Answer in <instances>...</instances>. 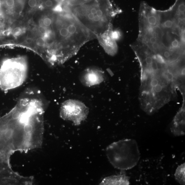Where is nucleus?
Segmentation results:
<instances>
[{
    "mask_svg": "<svg viewBox=\"0 0 185 185\" xmlns=\"http://www.w3.org/2000/svg\"><path fill=\"white\" fill-rule=\"evenodd\" d=\"M122 170L120 174L109 176L105 178L101 182V185H130V177L126 176L125 172Z\"/></svg>",
    "mask_w": 185,
    "mask_h": 185,
    "instance_id": "nucleus-9",
    "label": "nucleus"
},
{
    "mask_svg": "<svg viewBox=\"0 0 185 185\" xmlns=\"http://www.w3.org/2000/svg\"><path fill=\"white\" fill-rule=\"evenodd\" d=\"M167 77L168 79H169V80H172L173 78V76L172 74H170V73H168L167 74Z\"/></svg>",
    "mask_w": 185,
    "mask_h": 185,
    "instance_id": "nucleus-20",
    "label": "nucleus"
},
{
    "mask_svg": "<svg viewBox=\"0 0 185 185\" xmlns=\"http://www.w3.org/2000/svg\"><path fill=\"white\" fill-rule=\"evenodd\" d=\"M181 74L182 75H185V68H183L181 71Z\"/></svg>",
    "mask_w": 185,
    "mask_h": 185,
    "instance_id": "nucleus-22",
    "label": "nucleus"
},
{
    "mask_svg": "<svg viewBox=\"0 0 185 185\" xmlns=\"http://www.w3.org/2000/svg\"><path fill=\"white\" fill-rule=\"evenodd\" d=\"M112 37L114 40L116 41L119 40L121 37V32L118 30H116L112 31Z\"/></svg>",
    "mask_w": 185,
    "mask_h": 185,
    "instance_id": "nucleus-15",
    "label": "nucleus"
},
{
    "mask_svg": "<svg viewBox=\"0 0 185 185\" xmlns=\"http://www.w3.org/2000/svg\"><path fill=\"white\" fill-rule=\"evenodd\" d=\"M89 109L83 103L76 99H70L63 102L60 109V116L63 120L72 121L78 125L87 118Z\"/></svg>",
    "mask_w": 185,
    "mask_h": 185,
    "instance_id": "nucleus-5",
    "label": "nucleus"
},
{
    "mask_svg": "<svg viewBox=\"0 0 185 185\" xmlns=\"http://www.w3.org/2000/svg\"><path fill=\"white\" fill-rule=\"evenodd\" d=\"M112 30V27L110 28L97 37L105 51L111 56L115 55L118 50L116 41L112 37L111 33Z\"/></svg>",
    "mask_w": 185,
    "mask_h": 185,
    "instance_id": "nucleus-7",
    "label": "nucleus"
},
{
    "mask_svg": "<svg viewBox=\"0 0 185 185\" xmlns=\"http://www.w3.org/2000/svg\"><path fill=\"white\" fill-rule=\"evenodd\" d=\"M6 36L0 34V41H1L2 40H3L4 36Z\"/></svg>",
    "mask_w": 185,
    "mask_h": 185,
    "instance_id": "nucleus-21",
    "label": "nucleus"
},
{
    "mask_svg": "<svg viewBox=\"0 0 185 185\" xmlns=\"http://www.w3.org/2000/svg\"><path fill=\"white\" fill-rule=\"evenodd\" d=\"M176 181L181 185H185V163L179 165L174 173Z\"/></svg>",
    "mask_w": 185,
    "mask_h": 185,
    "instance_id": "nucleus-10",
    "label": "nucleus"
},
{
    "mask_svg": "<svg viewBox=\"0 0 185 185\" xmlns=\"http://www.w3.org/2000/svg\"><path fill=\"white\" fill-rule=\"evenodd\" d=\"M28 74L26 58L23 56L7 58L0 67V88L3 91L16 89L26 81Z\"/></svg>",
    "mask_w": 185,
    "mask_h": 185,
    "instance_id": "nucleus-4",
    "label": "nucleus"
},
{
    "mask_svg": "<svg viewBox=\"0 0 185 185\" xmlns=\"http://www.w3.org/2000/svg\"><path fill=\"white\" fill-rule=\"evenodd\" d=\"M24 31V29L21 27H16L11 31V33L14 37H17L22 35Z\"/></svg>",
    "mask_w": 185,
    "mask_h": 185,
    "instance_id": "nucleus-12",
    "label": "nucleus"
},
{
    "mask_svg": "<svg viewBox=\"0 0 185 185\" xmlns=\"http://www.w3.org/2000/svg\"><path fill=\"white\" fill-rule=\"evenodd\" d=\"M56 13L57 16L54 21L56 29L53 30L55 36L54 49L60 61L64 63L76 55L84 44L97 37L80 22L68 8Z\"/></svg>",
    "mask_w": 185,
    "mask_h": 185,
    "instance_id": "nucleus-1",
    "label": "nucleus"
},
{
    "mask_svg": "<svg viewBox=\"0 0 185 185\" xmlns=\"http://www.w3.org/2000/svg\"><path fill=\"white\" fill-rule=\"evenodd\" d=\"M71 13L97 37L112 27V20L120 13L110 0H92L75 6L68 5Z\"/></svg>",
    "mask_w": 185,
    "mask_h": 185,
    "instance_id": "nucleus-2",
    "label": "nucleus"
},
{
    "mask_svg": "<svg viewBox=\"0 0 185 185\" xmlns=\"http://www.w3.org/2000/svg\"><path fill=\"white\" fill-rule=\"evenodd\" d=\"M92 0H69L67 5L69 6H75L83 4L90 1Z\"/></svg>",
    "mask_w": 185,
    "mask_h": 185,
    "instance_id": "nucleus-14",
    "label": "nucleus"
},
{
    "mask_svg": "<svg viewBox=\"0 0 185 185\" xmlns=\"http://www.w3.org/2000/svg\"><path fill=\"white\" fill-rule=\"evenodd\" d=\"M170 130L175 136L179 137L185 135V109H182L177 113L171 126Z\"/></svg>",
    "mask_w": 185,
    "mask_h": 185,
    "instance_id": "nucleus-8",
    "label": "nucleus"
},
{
    "mask_svg": "<svg viewBox=\"0 0 185 185\" xmlns=\"http://www.w3.org/2000/svg\"><path fill=\"white\" fill-rule=\"evenodd\" d=\"M54 19L53 17L49 16H45L42 20L41 25L47 28H51L53 26Z\"/></svg>",
    "mask_w": 185,
    "mask_h": 185,
    "instance_id": "nucleus-11",
    "label": "nucleus"
},
{
    "mask_svg": "<svg viewBox=\"0 0 185 185\" xmlns=\"http://www.w3.org/2000/svg\"><path fill=\"white\" fill-rule=\"evenodd\" d=\"M33 41V39L32 38H27L25 40V42L27 44H32Z\"/></svg>",
    "mask_w": 185,
    "mask_h": 185,
    "instance_id": "nucleus-19",
    "label": "nucleus"
},
{
    "mask_svg": "<svg viewBox=\"0 0 185 185\" xmlns=\"http://www.w3.org/2000/svg\"><path fill=\"white\" fill-rule=\"evenodd\" d=\"M35 44L38 47L43 48H47L46 41L43 36L37 38L36 40Z\"/></svg>",
    "mask_w": 185,
    "mask_h": 185,
    "instance_id": "nucleus-13",
    "label": "nucleus"
},
{
    "mask_svg": "<svg viewBox=\"0 0 185 185\" xmlns=\"http://www.w3.org/2000/svg\"><path fill=\"white\" fill-rule=\"evenodd\" d=\"M106 155L112 166L121 170L132 169L137 165L140 153L135 139H126L110 144L106 150Z\"/></svg>",
    "mask_w": 185,
    "mask_h": 185,
    "instance_id": "nucleus-3",
    "label": "nucleus"
},
{
    "mask_svg": "<svg viewBox=\"0 0 185 185\" xmlns=\"http://www.w3.org/2000/svg\"><path fill=\"white\" fill-rule=\"evenodd\" d=\"M105 76L102 69L95 67L85 69L80 75L79 80L82 84L91 87L100 84L104 81Z\"/></svg>",
    "mask_w": 185,
    "mask_h": 185,
    "instance_id": "nucleus-6",
    "label": "nucleus"
},
{
    "mask_svg": "<svg viewBox=\"0 0 185 185\" xmlns=\"http://www.w3.org/2000/svg\"><path fill=\"white\" fill-rule=\"evenodd\" d=\"M28 5L31 8H35L37 5V0H28Z\"/></svg>",
    "mask_w": 185,
    "mask_h": 185,
    "instance_id": "nucleus-16",
    "label": "nucleus"
},
{
    "mask_svg": "<svg viewBox=\"0 0 185 185\" xmlns=\"http://www.w3.org/2000/svg\"><path fill=\"white\" fill-rule=\"evenodd\" d=\"M159 81L156 78H153L151 81L150 82V85L151 87L154 88L155 86H156L158 84Z\"/></svg>",
    "mask_w": 185,
    "mask_h": 185,
    "instance_id": "nucleus-17",
    "label": "nucleus"
},
{
    "mask_svg": "<svg viewBox=\"0 0 185 185\" xmlns=\"http://www.w3.org/2000/svg\"><path fill=\"white\" fill-rule=\"evenodd\" d=\"M154 91L156 92H161L163 90V86L161 85L158 84L154 87Z\"/></svg>",
    "mask_w": 185,
    "mask_h": 185,
    "instance_id": "nucleus-18",
    "label": "nucleus"
}]
</instances>
